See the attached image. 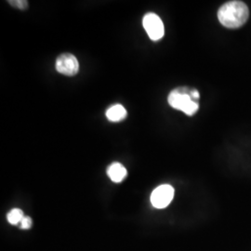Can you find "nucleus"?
I'll use <instances>...</instances> for the list:
<instances>
[{
    "label": "nucleus",
    "instance_id": "1",
    "mask_svg": "<svg viewBox=\"0 0 251 251\" xmlns=\"http://www.w3.org/2000/svg\"><path fill=\"white\" fill-rule=\"evenodd\" d=\"M250 10L242 1H229L224 4L218 11L219 22L230 29L242 26L248 21Z\"/></svg>",
    "mask_w": 251,
    "mask_h": 251
},
{
    "label": "nucleus",
    "instance_id": "3",
    "mask_svg": "<svg viewBox=\"0 0 251 251\" xmlns=\"http://www.w3.org/2000/svg\"><path fill=\"white\" fill-rule=\"evenodd\" d=\"M143 25L150 39L153 41L161 39L164 36L165 28L163 22L161 19L159 18V16H157L155 13L149 12L145 14L143 20Z\"/></svg>",
    "mask_w": 251,
    "mask_h": 251
},
{
    "label": "nucleus",
    "instance_id": "8",
    "mask_svg": "<svg viewBox=\"0 0 251 251\" xmlns=\"http://www.w3.org/2000/svg\"><path fill=\"white\" fill-rule=\"evenodd\" d=\"M25 218L24 212L20 208H13L9 211L7 215V219L10 225H16L21 224L23 219Z\"/></svg>",
    "mask_w": 251,
    "mask_h": 251
},
{
    "label": "nucleus",
    "instance_id": "9",
    "mask_svg": "<svg viewBox=\"0 0 251 251\" xmlns=\"http://www.w3.org/2000/svg\"><path fill=\"white\" fill-rule=\"evenodd\" d=\"M8 2L12 7H15L19 9H25L28 7V2L25 0H12Z\"/></svg>",
    "mask_w": 251,
    "mask_h": 251
},
{
    "label": "nucleus",
    "instance_id": "5",
    "mask_svg": "<svg viewBox=\"0 0 251 251\" xmlns=\"http://www.w3.org/2000/svg\"><path fill=\"white\" fill-rule=\"evenodd\" d=\"M174 198V188L169 184H163L152 191L151 203L156 208H164L171 204Z\"/></svg>",
    "mask_w": 251,
    "mask_h": 251
},
{
    "label": "nucleus",
    "instance_id": "7",
    "mask_svg": "<svg viewBox=\"0 0 251 251\" xmlns=\"http://www.w3.org/2000/svg\"><path fill=\"white\" fill-rule=\"evenodd\" d=\"M106 117L111 122H120L126 117V110L121 104L113 105L106 111Z\"/></svg>",
    "mask_w": 251,
    "mask_h": 251
},
{
    "label": "nucleus",
    "instance_id": "2",
    "mask_svg": "<svg viewBox=\"0 0 251 251\" xmlns=\"http://www.w3.org/2000/svg\"><path fill=\"white\" fill-rule=\"evenodd\" d=\"M192 91L193 90L187 87H180L172 90L168 98L170 105L187 116H194L199 109V104L198 100L193 98Z\"/></svg>",
    "mask_w": 251,
    "mask_h": 251
},
{
    "label": "nucleus",
    "instance_id": "4",
    "mask_svg": "<svg viewBox=\"0 0 251 251\" xmlns=\"http://www.w3.org/2000/svg\"><path fill=\"white\" fill-rule=\"evenodd\" d=\"M55 68L62 75L67 76H74L79 71V63L75 55L63 53L57 58Z\"/></svg>",
    "mask_w": 251,
    "mask_h": 251
},
{
    "label": "nucleus",
    "instance_id": "10",
    "mask_svg": "<svg viewBox=\"0 0 251 251\" xmlns=\"http://www.w3.org/2000/svg\"><path fill=\"white\" fill-rule=\"evenodd\" d=\"M32 225H33L32 219L30 217H28V216H25V218L21 222V228L22 229H30Z\"/></svg>",
    "mask_w": 251,
    "mask_h": 251
},
{
    "label": "nucleus",
    "instance_id": "6",
    "mask_svg": "<svg viewBox=\"0 0 251 251\" xmlns=\"http://www.w3.org/2000/svg\"><path fill=\"white\" fill-rule=\"evenodd\" d=\"M107 174L112 181L121 182L126 177V170L122 164L115 162L108 168Z\"/></svg>",
    "mask_w": 251,
    "mask_h": 251
}]
</instances>
